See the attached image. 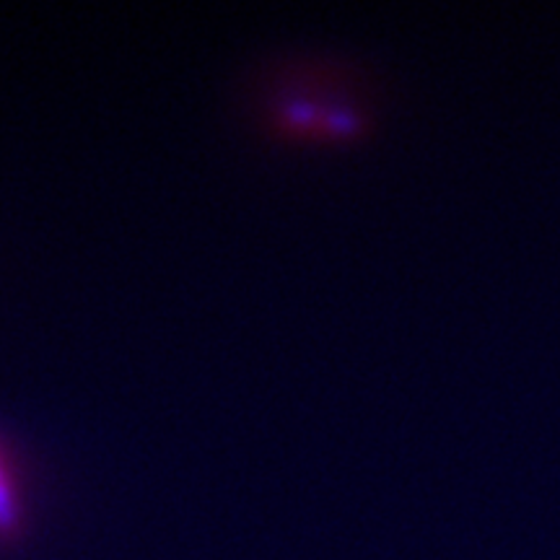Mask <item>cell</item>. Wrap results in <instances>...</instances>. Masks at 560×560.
<instances>
[{"label":"cell","instance_id":"1","mask_svg":"<svg viewBox=\"0 0 560 560\" xmlns=\"http://www.w3.org/2000/svg\"><path fill=\"white\" fill-rule=\"evenodd\" d=\"M19 520V490L13 478L11 462L0 450V535H5Z\"/></svg>","mask_w":560,"mask_h":560}]
</instances>
